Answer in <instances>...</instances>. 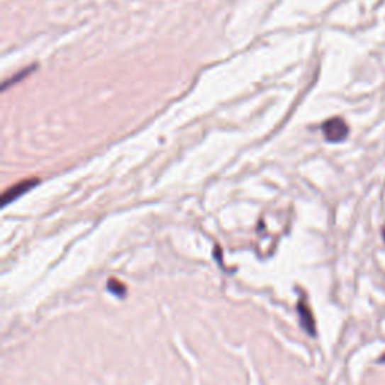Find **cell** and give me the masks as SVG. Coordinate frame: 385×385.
Segmentation results:
<instances>
[{
    "label": "cell",
    "instance_id": "6da1fadb",
    "mask_svg": "<svg viewBox=\"0 0 385 385\" xmlns=\"http://www.w3.org/2000/svg\"><path fill=\"white\" fill-rule=\"evenodd\" d=\"M322 133H324L328 142L339 143L347 138L350 127H347V123L342 118H331L322 125Z\"/></svg>",
    "mask_w": 385,
    "mask_h": 385
},
{
    "label": "cell",
    "instance_id": "7a4b0ae2",
    "mask_svg": "<svg viewBox=\"0 0 385 385\" xmlns=\"http://www.w3.org/2000/svg\"><path fill=\"white\" fill-rule=\"evenodd\" d=\"M38 182H40L38 179H23L18 184L12 185V187L8 189L2 196V206H8L11 202L17 201L18 197L30 191L35 185H38Z\"/></svg>",
    "mask_w": 385,
    "mask_h": 385
},
{
    "label": "cell",
    "instance_id": "3957f363",
    "mask_svg": "<svg viewBox=\"0 0 385 385\" xmlns=\"http://www.w3.org/2000/svg\"><path fill=\"white\" fill-rule=\"evenodd\" d=\"M298 313H300V320H301L303 328L310 334V336H315L316 334L315 319L312 315V310H310V307L304 301L298 303Z\"/></svg>",
    "mask_w": 385,
    "mask_h": 385
},
{
    "label": "cell",
    "instance_id": "277c9868",
    "mask_svg": "<svg viewBox=\"0 0 385 385\" xmlns=\"http://www.w3.org/2000/svg\"><path fill=\"white\" fill-rule=\"evenodd\" d=\"M107 289L111 292V294H115L116 296H123L127 294V288H125V284L121 283L119 280L116 279H110L108 283H107Z\"/></svg>",
    "mask_w": 385,
    "mask_h": 385
},
{
    "label": "cell",
    "instance_id": "5b68a950",
    "mask_svg": "<svg viewBox=\"0 0 385 385\" xmlns=\"http://www.w3.org/2000/svg\"><path fill=\"white\" fill-rule=\"evenodd\" d=\"M33 68H35V67H30L29 69H23V71H20V74H18V76H16L14 79H11V80L5 82V83H4V91H5L6 88H8V86H9L11 83H16V82H18L20 79H23V77H26V76H28V74H29V72H30V71H32Z\"/></svg>",
    "mask_w": 385,
    "mask_h": 385
},
{
    "label": "cell",
    "instance_id": "8992f818",
    "mask_svg": "<svg viewBox=\"0 0 385 385\" xmlns=\"http://www.w3.org/2000/svg\"><path fill=\"white\" fill-rule=\"evenodd\" d=\"M379 363H385V354L379 358Z\"/></svg>",
    "mask_w": 385,
    "mask_h": 385
},
{
    "label": "cell",
    "instance_id": "52a82bcc",
    "mask_svg": "<svg viewBox=\"0 0 385 385\" xmlns=\"http://www.w3.org/2000/svg\"><path fill=\"white\" fill-rule=\"evenodd\" d=\"M382 237H384V241H385V229L382 230Z\"/></svg>",
    "mask_w": 385,
    "mask_h": 385
}]
</instances>
